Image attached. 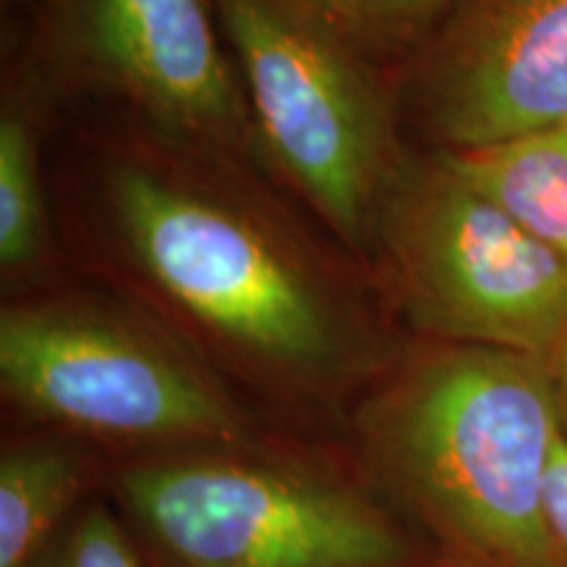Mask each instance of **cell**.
I'll use <instances>...</instances> for the list:
<instances>
[{
    "mask_svg": "<svg viewBox=\"0 0 567 567\" xmlns=\"http://www.w3.org/2000/svg\"><path fill=\"white\" fill-rule=\"evenodd\" d=\"M557 429L542 360L425 342L354 410V465L439 567H567L544 523Z\"/></svg>",
    "mask_w": 567,
    "mask_h": 567,
    "instance_id": "1",
    "label": "cell"
},
{
    "mask_svg": "<svg viewBox=\"0 0 567 567\" xmlns=\"http://www.w3.org/2000/svg\"><path fill=\"white\" fill-rule=\"evenodd\" d=\"M109 499L147 567H439L358 465L260 442L122 460Z\"/></svg>",
    "mask_w": 567,
    "mask_h": 567,
    "instance_id": "2",
    "label": "cell"
},
{
    "mask_svg": "<svg viewBox=\"0 0 567 567\" xmlns=\"http://www.w3.org/2000/svg\"><path fill=\"white\" fill-rule=\"evenodd\" d=\"M105 197L134 266L231 360L284 392L329 394L350 379L344 316L245 210L132 163L113 168Z\"/></svg>",
    "mask_w": 567,
    "mask_h": 567,
    "instance_id": "3",
    "label": "cell"
},
{
    "mask_svg": "<svg viewBox=\"0 0 567 567\" xmlns=\"http://www.w3.org/2000/svg\"><path fill=\"white\" fill-rule=\"evenodd\" d=\"M0 392L51 434L132 457L258 442L250 413L195 354L95 302L3 308Z\"/></svg>",
    "mask_w": 567,
    "mask_h": 567,
    "instance_id": "4",
    "label": "cell"
},
{
    "mask_svg": "<svg viewBox=\"0 0 567 567\" xmlns=\"http://www.w3.org/2000/svg\"><path fill=\"white\" fill-rule=\"evenodd\" d=\"M402 310L429 342L478 344L547 360L567 326V258L446 166L400 161L381 203Z\"/></svg>",
    "mask_w": 567,
    "mask_h": 567,
    "instance_id": "5",
    "label": "cell"
},
{
    "mask_svg": "<svg viewBox=\"0 0 567 567\" xmlns=\"http://www.w3.org/2000/svg\"><path fill=\"white\" fill-rule=\"evenodd\" d=\"M216 11L274 158L352 250H375L400 161L350 38L300 0H216Z\"/></svg>",
    "mask_w": 567,
    "mask_h": 567,
    "instance_id": "6",
    "label": "cell"
},
{
    "mask_svg": "<svg viewBox=\"0 0 567 567\" xmlns=\"http://www.w3.org/2000/svg\"><path fill=\"white\" fill-rule=\"evenodd\" d=\"M413 105L442 153L567 124V0H455L423 40Z\"/></svg>",
    "mask_w": 567,
    "mask_h": 567,
    "instance_id": "7",
    "label": "cell"
},
{
    "mask_svg": "<svg viewBox=\"0 0 567 567\" xmlns=\"http://www.w3.org/2000/svg\"><path fill=\"white\" fill-rule=\"evenodd\" d=\"M71 59L122 92L163 132L231 140L243 103L205 0H45Z\"/></svg>",
    "mask_w": 567,
    "mask_h": 567,
    "instance_id": "8",
    "label": "cell"
},
{
    "mask_svg": "<svg viewBox=\"0 0 567 567\" xmlns=\"http://www.w3.org/2000/svg\"><path fill=\"white\" fill-rule=\"evenodd\" d=\"M87 444L61 434L9 439L0 452V567H30L92 499Z\"/></svg>",
    "mask_w": 567,
    "mask_h": 567,
    "instance_id": "9",
    "label": "cell"
},
{
    "mask_svg": "<svg viewBox=\"0 0 567 567\" xmlns=\"http://www.w3.org/2000/svg\"><path fill=\"white\" fill-rule=\"evenodd\" d=\"M436 153L460 179L567 258V124Z\"/></svg>",
    "mask_w": 567,
    "mask_h": 567,
    "instance_id": "10",
    "label": "cell"
},
{
    "mask_svg": "<svg viewBox=\"0 0 567 567\" xmlns=\"http://www.w3.org/2000/svg\"><path fill=\"white\" fill-rule=\"evenodd\" d=\"M45 200H42L38 142L19 111L0 118V266L24 271L45 250Z\"/></svg>",
    "mask_w": 567,
    "mask_h": 567,
    "instance_id": "11",
    "label": "cell"
},
{
    "mask_svg": "<svg viewBox=\"0 0 567 567\" xmlns=\"http://www.w3.org/2000/svg\"><path fill=\"white\" fill-rule=\"evenodd\" d=\"M30 567H147L111 499L92 496Z\"/></svg>",
    "mask_w": 567,
    "mask_h": 567,
    "instance_id": "12",
    "label": "cell"
},
{
    "mask_svg": "<svg viewBox=\"0 0 567 567\" xmlns=\"http://www.w3.org/2000/svg\"><path fill=\"white\" fill-rule=\"evenodd\" d=\"M373 38L425 40L455 0H363Z\"/></svg>",
    "mask_w": 567,
    "mask_h": 567,
    "instance_id": "13",
    "label": "cell"
},
{
    "mask_svg": "<svg viewBox=\"0 0 567 567\" xmlns=\"http://www.w3.org/2000/svg\"><path fill=\"white\" fill-rule=\"evenodd\" d=\"M544 523L559 557L567 563V434L557 429L544 476Z\"/></svg>",
    "mask_w": 567,
    "mask_h": 567,
    "instance_id": "14",
    "label": "cell"
},
{
    "mask_svg": "<svg viewBox=\"0 0 567 567\" xmlns=\"http://www.w3.org/2000/svg\"><path fill=\"white\" fill-rule=\"evenodd\" d=\"M300 3L313 9L350 40H373L363 0H300Z\"/></svg>",
    "mask_w": 567,
    "mask_h": 567,
    "instance_id": "15",
    "label": "cell"
},
{
    "mask_svg": "<svg viewBox=\"0 0 567 567\" xmlns=\"http://www.w3.org/2000/svg\"><path fill=\"white\" fill-rule=\"evenodd\" d=\"M544 368H547L551 394H555L559 425H563V431L567 434V326L563 337L557 339L555 350H551L549 358L544 360Z\"/></svg>",
    "mask_w": 567,
    "mask_h": 567,
    "instance_id": "16",
    "label": "cell"
}]
</instances>
